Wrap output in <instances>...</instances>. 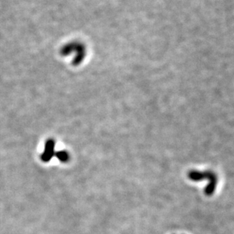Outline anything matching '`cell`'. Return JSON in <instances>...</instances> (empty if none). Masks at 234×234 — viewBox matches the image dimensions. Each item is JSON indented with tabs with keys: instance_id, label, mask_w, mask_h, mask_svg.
Instances as JSON below:
<instances>
[{
	"instance_id": "6da1fadb",
	"label": "cell",
	"mask_w": 234,
	"mask_h": 234,
	"mask_svg": "<svg viewBox=\"0 0 234 234\" xmlns=\"http://www.w3.org/2000/svg\"><path fill=\"white\" fill-rule=\"evenodd\" d=\"M187 177L190 180L194 182H199L206 179L208 182V184L204 188V194L208 196H210L215 193L217 184V177L214 172L210 170L199 171V170H192L188 172Z\"/></svg>"
}]
</instances>
